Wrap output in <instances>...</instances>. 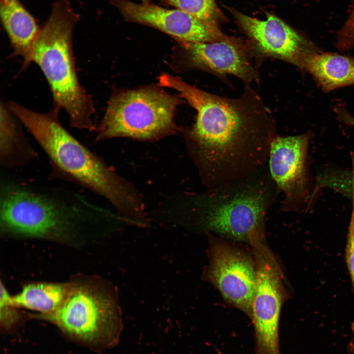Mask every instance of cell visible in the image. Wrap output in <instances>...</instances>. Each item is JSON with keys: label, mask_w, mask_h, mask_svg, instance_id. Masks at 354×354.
I'll list each match as a JSON object with an SVG mask.
<instances>
[{"label": "cell", "mask_w": 354, "mask_h": 354, "mask_svg": "<svg viewBox=\"0 0 354 354\" xmlns=\"http://www.w3.org/2000/svg\"><path fill=\"white\" fill-rule=\"evenodd\" d=\"M180 41L193 66L217 75H233L247 83L258 79L249 52L235 40L225 38L206 43Z\"/></svg>", "instance_id": "cell-13"}, {"label": "cell", "mask_w": 354, "mask_h": 354, "mask_svg": "<svg viewBox=\"0 0 354 354\" xmlns=\"http://www.w3.org/2000/svg\"><path fill=\"white\" fill-rule=\"evenodd\" d=\"M177 9L216 25L219 12L214 0H167Z\"/></svg>", "instance_id": "cell-19"}, {"label": "cell", "mask_w": 354, "mask_h": 354, "mask_svg": "<svg viewBox=\"0 0 354 354\" xmlns=\"http://www.w3.org/2000/svg\"><path fill=\"white\" fill-rule=\"evenodd\" d=\"M352 338L349 346V351L350 354H354V323L352 325Z\"/></svg>", "instance_id": "cell-22"}, {"label": "cell", "mask_w": 354, "mask_h": 354, "mask_svg": "<svg viewBox=\"0 0 354 354\" xmlns=\"http://www.w3.org/2000/svg\"><path fill=\"white\" fill-rule=\"evenodd\" d=\"M351 170L329 169L322 172L316 177V185L326 188L349 197L354 193V158Z\"/></svg>", "instance_id": "cell-18"}, {"label": "cell", "mask_w": 354, "mask_h": 354, "mask_svg": "<svg viewBox=\"0 0 354 354\" xmlns=\"http://www.w3.org/2000/svg\"><path fill=\"white\" fill-rule=\"evenodd\" d=\"M23 124L1 102L0 109V167L8 172L24 167L34 161L38 154L26 135Z\"/></svg>", "instance_id": "cell-14"}, {"label": "cell", "mask_w": 354, "mask_h": 354, "mask_svg": "<svg viewBox=\"0 0 354 354\" xmlns=\"http://www.w3.org/2000/svg\"><path fill=\"white\" fill-rule=\"evenodd\" d=\"M300 68L312 75L326 91L354 85V59L351 57L316 51L304 58Z\"/></svg>", "instance_id": "cell-16"}, {"label": "cell", "mask_w": 354, "mask_h": 354, "mask_svg": "<svg viewBox=\"0 0 354 354\" xmlns=\"http://www.w3.org/2000/svg\"><path fill=\"white\" fill-rule=\"evenodd\" d=\"M236 17L258 52L264 56L281 59L300 68L304 58L317 51L312 43L273 15H268L265 21L240 13H236Z\"/></svg>", "instance_id": "cell-12"}, {"label": "cell", "mask_w": 354, "mask_h": 354, "mask_svg": "<svg viewBox=\"0 0 354 354\" xmlns=\"http://www.w3.org/2000/svg\"><path fill=\"white\" fill-rule=\"evenodd\" d=\"M250 244L256 273L251 318L255 354H281L279 325L283 288L280 268L263 236L254 237Z\"/></svg>", "instance_id": "cell-8"}, {"label": "cell", "mask_w": 354, "mask_h": 354, "mask_svg": "<svg viewBox=\"0 0 354 354\" xmlns=\"http://www.w3.org/2000/svg\"><path fill=\"white\" fill-rule=\"evenodd\" d=\"M7 105L46 154L51 179L74 183L103 197L127 223L145 217L144 205L137 190L62 126L58 109L40 113L14 102Z\"/></svg>", "instance_id": "cell-3"}, {"label": "cell", "mask_w": 354, "mask_h": 354, "mask_svg": "<svg viewBox=\"0 0 354 354\" xmlns=\"http://www.w3.org/2000/svg\"><path fill=\"white\" fill-rule=\"evenodd\" d=\"M143 2H148L149 0H141Z\"/></svg>", "instance_id": "cell-25"}, {"label": "cell", "mask_w": 354, "mask_h": 354, "mask_svg": "<svg viewBox=\"0 0 354 354\" xmlns=\"http://www.w3.org/2000/svg\"><path fill=\"white\" fill-rule=\"evenodd\" d=\"M77 20L67 0L56 2L40 30L32 62L47 81L54 107L65 111L71 127L92 131L96 128L92 119L94 105L79 81L72 49V32Z\"/></svg>", "instance_id": "cell-5"}, {"label": "cell", "mask_w": 354, "mask_h": 354, "mask_svg": "<svg viewBox=\"0 0 354 354\" xmlns=\"http://www.w3.org/2000/svg\"><path fill=\"white\" fill-rule=\"evenodd\" d=\"M126 20L148 25L180 41L206 43L225 38L215 25L202 21L178 9H169L148 2L113 0Z\"/></svg>", "instance_id": "cell-11"}, {"label": "cell", "mask_w": 354, "mask_h": 354, "mask_svg": "<svg viewBox=\"0 0 354 354\" xmlns=\"http://www.w3.org/2000/svg\"><path fill=\"white\" fill-rule=\"evenodd\" d=\"M119 221L74 190L1 173L0 232L4 237L75 244L112 232Z\"/></svg>", "instance_id": "cell-2"}, {"label": "cell", "mask_w": 354, "mask_h": 354, "mask_svg": "<svg viewBox=\"0 0 354 354\" xmlns=\"http://www.w3.org/2000/svg\"><path fill=\"white\" fill-rule=\"evenodd\" d=\"M279 191L267 163L250 175L200 193L188 194L170 220L186 228L250 242L263 236L265 219Z\"/></svg>", "instance_id": "cell-4"}, {"label": "cell", "mask_w": 354, "mask_h": 354, "mask_svg": "<svg viewBox=\"0 0 354 354\" xmlns=\"http://www.w3.org/2000/svg\"><path fill=\"white\" fill-rule=\"evenodd\" d=\"M68 282V291L61 306L41 318L91 347L103 350L117 345L122 325L116 287L96 276L76 275Z\"/></svg>", "instance_id": "cell-6"}, {"label": "cell", "mask_w": 354, "mask_h": 354, "mask_svg": "<svg viewBox=\"0 0 354 354\" xmlns=\"http://www.w3.org/2000/svg\"><path fill=\"white\" fill-rule=\"evenodd\" d=\"M338 118L343 123L354 127V117L345 110L341 108L337 110Z\"/></svg>", "instance_id": "cell-21"}, {"label": "cell", "mask_w": 354, "mask_h": 354, "mask_svg": "<svg viewBox=\"0 0 354 354\" xmlns=\"http://www.w3.org/2000/svg\"><path fill=\"white\" fill-rule=\"evenodd\" d=\"M310 134L281 137L272 141L267 161L270 176L283 199V210L297 208L311 198L308 189L307 158Z\"/></svg>", "instance_id": "cell-9"}, {"label": "cell", "mask_w": 354, "mask_h": 354, "mask_svg": "<svg viewBox=\"0 0 354 354\" xmlns=\"http://www.w3.org/2000/svg\"><path fill=\"white\" fill-rule=\"evenodd\" d=\"M350 17H351V20L352 23L354 24V10L353 11V13H352L351 16H350Z\"/></svg>", "instance_id": "cell-23"}, {"label": "cell", "mask_w": 354, "mask_h": 354, "mask_svg": "<svg viewBox=\"0 0 354 354\" xmlns=\"http://www.w3.org/2000/svg\"><path fill=\"white\" fill-rule=\"evenodd\" d=\"M179 99L151 88L114 95L96 130L95 140L126 137L157 139L176 129L174 114Z\"/></svg>", "instance_id": "cell-7"}, {"label": "cell", "mask_w": 354, "mask_h": 354, "mask_svg": "<svg viewBox=\"0 0 354 354\" xmlns=\"http://www.w3.org/2000/svg\"><path fill=\"white\" fill-rule=\"evenodd\" d=\"M161 86L175 89L197 111L186 134L189 152L201 180L211 189L246 177L267 163L278 135L271 113L249 87L227 98L208 93L167 74Z\"/></svg>", "instance_id": "cell-1"}, {"label": "cell", "mask_w": 354, "mask_h": 354, "mask_svg": "<svg viewBox=\"0 0 354 354\" xmlns=\"http://www.w3.org/2000/svg\"><path fill=\"white\" fill-rule=\"evenodd\" d=\"M352 200V210L347 236L346 260L354 288V193L350 196Z\"/></svg>", "instance_id": "cell-20"}, {"label": "cell", "mask_w": 354, "mask_h": 354, "mask_svg": "<svg viewBox=\"0 0 354 354\" xmlns=\"http://www.w3.org/2000/svg\"><path fill=\"white\" fill-rule=\"evenodd\" d=\"M208 279L229 303L252 318L256 267L244 253L228 244L212 241Z\"/></svg>", "instance_id": "cell-10"}, {"label": "cell", "mask_w": 354, "mask_h": 354, "mask_svg": "<svg viewBox=\"0 0 354 354\" xmlns=\"http://www.w3.org/2000/svg\"><path fill=\"white\" fill-rule=\"evenodd\" d=\"M68 282H31L25 284L21 291L10 296L11 303L39 313L41 318L56 312L63 303L68 292Z\"/></svg>", "instance_id": "cell-17"}, {"label": "cell", "mask_w": 354, "mask_h": 354, "mask_svg": "<svg viewBox=\"0 0 354 354\" xmlns=\"http://www.w3.org/2000/svg\"><path fill=\"white\" fill-rule=\"evenodd\" d=\"M0 17L14 53L23 59V68L32 63L34 46L40 30L18 0H0Z\"/></svg>", "instance_id": "cell-15"}, {"label": "cell", "mask_w": 354, "mask_h": 354, "mask_svg": "<svg viewBox=\"0 0 354 354\" xmlns=\"http://www.w3.org/2000/svg\"><path fill=\"white\" fill-rule=\"evenodd\" d=\"M216 352H217V354H223L221 352V351H220L219 350H218V349H216Z\"/></svg>", "instance_id": "cell-24"}]
</instances>
